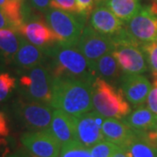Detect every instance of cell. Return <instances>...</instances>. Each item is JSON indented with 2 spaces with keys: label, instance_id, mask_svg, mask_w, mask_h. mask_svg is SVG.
Instances as JSON below:
<instances>
[{
  "label": "cell",
  "instance_id": "obj_1",
  "mask_svg": "<svg viewBox=\"0 0 157 157\" xmlns=\"http://www.w3.org/2000/svg\"><path fill=\"white\" fill-rule=\"evenodd\" d=\"M51 106L77 116L93 109V83L68 77H53Z\"/></svg>",
  "mask_w": 157,
  "mask_h": 157
},
{
  "label": "cell",
  "instance_id": "obj_2",
  "mask_svg": "<svg viewBox=\"0 0 157 157\" xmlns=\"http://www.w3.org/2000/svg\"><path fill=\"white\" fill-rule=\"evenodd\" d=\"M52 77H68L93 83L96 78L93 63L74 44L58 42L46 49Z\"/></svg>",
  "mask_w": 157,
  "mask_h": 157
},
{
  "label": "cell",
  "instance_id": "obj_3",
  "mask_svg": "<svg viewBox=\"0 0 157 157\" xmlns=\"http://www.w3.org/2000/svg\"><path fill=\"white\" fill-rule=\"evenodd\" d=\"M93 109L105 118L122 120L131 113V107L121 91L100 78L93 82Z\"/></svg>",
  "mask_w": 157,
  "mask_h": 157
},
{
  "label": "cell",
  "instance_id": "obj_4",
  "mask_svg": "<svg viewBox=\"0 0 157 157\" xmlns=\"http://www.w3.org/2000/svg\"><path fill=\"white\" fill-rule=\"evenodd\" d=\"M113 39L115 43L113 54L124 74H142L147 71L148 65L141 45L131 39L124 29Z\"/></svg>",
  "mask_w": 157,
  "mask_h": 157
},
{
  "label": "cell",
  "instance_id": "obj_5",
  "mask_svg": "<svg viewBox=\"0 0 157 157\" xmlns=\"http://www.w3.org/2000/svg\"><path fill=\"white\" fill-rule=\"evenodd\" d=\"M52 75L49 67L39 65L27 70L18 80L20 93L25 100L51 106Z\"/></svg>",
  "mask_w": 157,
  "mask_h": 157
},
{
  "label": "cell",
  "instance_id": "obj_6",
  "mask_svg": "<svg viewBox=\"0 0 157 157\" xmlns=\"http://www.w3.org/2000/svg\"><path fill=\"white\" fill-rule=\"evenodd\" d=\"M85 15L50 8L45 13V22L59 42L76 45L85 29Z\"/></svg>",
  "mask_w": 157,
  "mask_h": 157
},
{
  "label": "cell",
  "instance_id": "obj_7",
  "mask_svg": "<svg viewBox=\"0 0 157 157\" xmlns=\"http://www.w3.org/2000/svg\"><path fill=\"white\" fill-rule=\"evenodd\" d=\"M126 33L140 45L157 40V3L141 6L140 11L124 25Z\"/></svg>",
  "mask_w": 157,
  "mask_h": 157
},
{
  "label": "cell",
  "instance_id": "obj_8",
  "mask_svg": "<svg viewBox=\"0 0 157 157\" xmlns=\"http://www.w3.org/2000/svg\"><path fill=\"white\" fill-rule=\"evenodd\" d=\"M53 107L36 101L18 100L13 106L16 117L30 131H48Z\"/></svg>",
  "mask_w": 157,
  "mask_h": 157
},
{
  "label": "cell",
  "instance_id": "obj_9",
  "mask_svg": "<svg viewBox=\"0 0 157 157\" xmlns=\"http://www.w3.org/2000/svg\"><path fill=\"white\" fill-rule=\"evenodd\" d=\"M75 131V140L90 148L98 142L105 140L102 134L104 118L96 111H90L73 116Z\"/></svg>",
  "mask_w": 157,
  "mask_h": 157
},
{
  "label": "cell",
  "instance_id": "obj_10",
  "mask_svg": "<svg viewBox=\"0 0 157 157\" xmlns=\"http://www.w3.org/2000/svg\"><path fill=\"white\" fill-rule=\"evenodd\" d=\"M76 45L92 63L115 49V43L113 37L100 33L90 25L85 27Z\"/></svg>",
  "mask_w": 157,
  "mask_h": 157
},
{
  "label": "cell",
  "instance_id": "obj_11",
  "mask_svg": "<svg viewBox=\"0 0 157 157\" xmlns=\"http://www.w3.org/2000/svg\"><path fill=\"white\" fill-rule=\"evenodd\" d=\"M20 141L32 157H59L61 145L49 131H29Z\"/></svg>",
  "mask_w": 157,
  "mask_h": 157
},
{
  "label": "cell",
  "instance_id": "obj_12",
  "mask_svg": "<svg viewBox=\"0 0 157 157\" xmlns=\"http://www.w3.org/2000/svg\"><path fill=\"white\" fill-rule=\"evenodd\" d=\"M18 33L30 43L43 49H47L59 42V38L47 23L44 22L40 17H29Z\"/></svg>",
  "mask_w": 157,
  "mask_h": 157
},
{
  "label": "cell",
  "instance_id": "obj_13",
  "mask_svg": "<svg viewBox=\"0 0 157 157\" xmlns=\"http://www.w3.org/2000/svg\"><path fill=\"white\" fill-rule=\"evenodd\" d=\"M121 91L130 105L142 106L152 88L149 80L142 74H123L120 80Z\"/></svg>",
  "mask_w": 157,
  "mask_h": 157
},
{
  "label": "cell",
  "instance_id": "obj_14",
  "mask_svg": "<svg viewBox=\"0 0 157 157\" xmlns=\"http://www.w3.org/2000/svg\"><path fill=\"white\" fill-rule=\"evenodd\" d=\"M89 25L100 33L114 37L123 31L125 23L119 19L107 7L99 5L90 14Z\"/></svg>",
  "mask_w": 157,
  "mask_h": 157
},
{
  "label": "cell",
  "instance_id": "obj_15",
  "mask_svg": "<svg viewBox=\"0 0 157 157\" xmlns=\"http://www.w3.org/2000/svg\"><path fill=\"white\" fill-rule=\"evenodd\" d=\"M46 57V49L33 45L21 35L19 47L14 57L13 62L18 68L27 71L37 66L42 65V62L45 60Z\"/></svg>",
  "mask_w": 157,
  "mask_h": 157
},
{
  "label": "cell",
  "instance_id": "obj_16",
  "mask_svg": "<svg viewBox=\"0 0 157 157\" xmlns=\"http://www.w3.org/2000/svg\"><path fill=\"white\" fill-rule=\"evenodd\" d=\"M102 134L105 140L112 142L123 148L136 135V133L130 128L123 121L106 118L102 124Z\"/></svg>",
  "mask_w": 157,
  "mask_h": 157
},
{
  "label": "cell",
  "instance_id": "obj_17",
  "mask_svg": "<svg viewBox=\"0 0 157 157\" xmlns=\"http://www.w3.org/2000/svg\"><path fill=\"white\" fill-rule=\"evenodd\" d=\"M48 131L59 142L61 147L75 140L73 116L59 109L53 111Z\"/></svg>",
  "mask_w": 157,
  "mask_h": 157
},
{
  "label": "cell",
  "instance_id": "obj_18",
  "mask_svg": "<svg viewBox=\"0 0 157 157\" xmlns=\"http://www.w3.org/2000/svg\"><path fill=\"white\" fill-rule=\"evenodd\" d=\"M93 67L96 78H102L109 83L115 82L117 79L121 80L124 74L115 57L113 54V52L94 62Z\"/></svg>",
  "mask_w": 157,
  "mask_h": 157
},
{
  "label": "cell",
  "instance_id": "obj_19",
  "mask_svg": "<svg viewBox=\"0 0 157 157\" xmlns=\"http://www.w3.org/2000/svg\"><path fill=\"white\" fill-rule=\"evenodd\" d=\"M122 121L135 132H147L155 129L157 115L153 113L148 107L142 105L136 107Z\"/></svg>",
  "mask_w": 157,
  "mask_h": 157
},
{
  "label": "cell",
  "instance_id": "obj_20",
  "mask_svg": "<svg viewBox=\"0 0 157 157\" xmlns=\"http://www.w3.org/2000/svg\"><path fill=\"white\" fill-rule=\"evenodd\" d=\"M135 133V138L122 148L127 157H157L156 144L147 140L143 132Z\"/></svg>",
  "mask_w": 157,
  "mask_h": 157
},
{
  "label": "cell",
  "instance_id": "obj_21",
  "mask_svg": "<svg viewBox=\"0 0 157 157\" xmlns=\"http://www.w3.org/2000/svg\"><path fill=\"white\" fill-rule=\"evenodd\" d=\"M21 34L12 28L0 29V55L7 64L13 62L20 44Z\"/></svg>",
  "mask_w": 157,
  "mask_h": 157
},
{
  "label": "cell",
  "instance_id": "obj_22",
  "mask_svg": "<svg viewBox=\"0 0 157 157\" xmlns=\"http://www.w3.org/2000/svg\"><path fill=\"white\" fill-rule=\"evenodd\" d=\"M101 5L107 7L124 23L130 20L141 8L140 0H104Z\"/></svg>",
  "mask_w": 157,
  "mask_h": 157
},
{
  "label": "cell",
  "instance_id": "obj_23",
  "mask_svg": "<svg viewBox=\"0 0 157 157\" xmlns=\"http://www.w3.org/2000/svg\"><path fill=\"white\" fill-rule=\"evenodd\" d=\"M10 23L11 27L19 31L25 21V5L21 0H7L6 4L0 8Z\"/></svg>",
  "mask_w": 157,
  "mask_h": 157
},
{
  "label": "cell",
  "instance_id": "obj_24",
  "mask_svg": "<svg viewBox=\"0 0 157 157\" xmlns=\"http://www.w3.org/2000/svg\"><path fill=\"white\" fill-rule=\"evenodd\" d=\"M59 157H93L89 148L73 140L61 147Z\"/></svg>",
  "mask_w": 157,
  "mask_h": 157
},
{
  "label": "cell",
  "instance_id": "obj_25",
  "mask_svg": "<svg viewBox=\"0 0 157 157\" xmlns=\"http://www.w3.org/2000/svg\"><path fill=\"white\" fill-rule=\"evenodd\" d=\"M89 149L93 157H113L115 152L120 149V147L107 140H102Z\"/></svg>",
  "mask_w": 157,
  "mask_h": 157
},
{
  "label": "cell",
  "instance_id": "obj_26",
  "mask_svg": "<svg viewBox=\"0 0 157 157\" xmlns=\"http://www.w3.org/2000/svg\"><path fill=\"white\" fill-rule=\"evenodd\" d=\"M16 87V79L8 73H0V103L6 101Z\"/></svg>",
  "mask_w": 157,
  "mask_h": 157
},
{
  "label": "cell",
  "instance_id": "obj_27",
  "mask_svg": "<svg viewBox=\"0 0 157 157\" xmlns=\"http://www.w3.org/2000/svg\"><path fill=\"white\" fill-rule=\"evenodd\" d=\"M145 52L148 68L154 78H157V40L149 44L141 45Z\"/></svg>",
  "mask_w": 157,
  "mask_h": 157
},
{
  "label": "cell",
  "instance_id": "obj_28",
  "mask_svg": "<svg viewBox=\"0 0 157 157\" xmlns=\"http://www.w3.org/2000/svg\"><path fill=\"white\" fill-rule=\"evenodd\" d=\"M50 8L78 14L76 0H51Z\"/></svg>",
  "mask_w": 157,
  "mask_h": 157
},
{
  "label": "cell",
  "instance_id": "obj_29",
  "mask_svg": "<svg viewBox=\"0 0 157 157\" xmlns=\"http://www.w3.org/2000/svg\"><path fill=\"white\" fill-rule=\"evenodd\" d=\"M146 104L148 109L157 115V78L155 79L153 83V86L147 98Z\"/></svg>",
  "mask_w": 157,
  "mask_h": 157
},
{
  "label": "cell",
  "instance_id": "obj_30",
  "mask_svg": "<svg viewBox=\"0 0 157 157\" xmlns=\"http://www.w3.org/2000/svg\"><path fill=\"white\" fill-rule=\"evenodd\" d=\"M78 14L85 15L86 17L90 16L91 12L96 6L95 0H76Z\"/></svg>",
  "mask_w": 157,
  "mask_h": 157
},
{
  "label": "cell",
  "instance_id": "obj_31",
  "mask_svg": "<svg viewBox=\"0 0 157 157\" xmlns=\"http://www.w3.org/2000/svg\"><path fill=\"white\" fill-rule=\"evenodd\" d=\"M30 6L36 11L45 12L50 9L51 0H28Z\"/></svg>",
  "mask_w": 157,
  "mask_h": 157
},
{
  "label": "cell",
  "instance_id": "obj_32",
  "mask_svg": "<svg viewBox=\"0 0 157 157\" xmlns=\"http://www.w3.org/2000/svg\"><path fill=\"white\" fill-rule=\"evenodd\" d=\"M9 133H10V129H9L6 113L0 111V137L1 138L6 137L9 135Z\"/></svg>",
  "mask_w": 157,
  "mask_h": 157
},
{
  "label": "cell",
  "instance_id": "obj_33",
  "mask_svg": "<svg viewBox=\"0 0 157 157\" xmlns=\"http://www.w3.org/2000/svg\"><path fill=\"white\" fill-rule=\"evenodd\" d=\"M5 28H11V25L8 22V20L5 16V14L3 13L2 10L0 9V29Z\"/></svg>",
  "mask_w": 157,
  "mask_h": 157
},
{
  "label": "cell",
  "instance_id": "obj_34",
  "mask_svg": "<svg viewBox=\"0 0 157 157\" xmlns=\"http://www.w3.org/2000/svg\"><path fill=\"white\" fill-rule=\"evenodd\" d=\"M6 157H32V156L29 155L28 152L26 153V152L23 151V150H17V151L14 152V153H12V154L8 155Z\"/></svg>",
  "mask_w": 157,
  "mask_h": 157
},
{
  "label": "cell",
  "instance_id": "obj_35",
  "mask_svg": "<svg viewBox=\"0 0 157 157\" xmlns=\"http://www.w3.org/2000/svg\"><path fill=\"white\" fill-rule=\"evenodd\" d=\"M113 157H127V155L123 151V149L120 147V149H118L117 151L115 152V154L113 155Z\"/></svg>",
  "mask_w": 157,
  "mask_h": 157
},
{
  "label": "cell",
  "instance_id": "obj_36",
  "mask_svg": "<svg viewBox=\"0 0 157 157\" xmlns=\"http://www.w3.org/2000/svg\"><path fill=\"white\" fill-rule=\"evenodd\" d=\"M6 2H7V0H0V8L2 7V6H4L5 4H6Z\"/></svg>",
  "mask_w": 157,
  "mask_h": 157
},
{
  "label": "cell",
  "instance_id": "obj_37",
  "mask_svg": "<svg viewBox=\"0 0 157 157\" xmlns=\"http://www.w3.org/2000/svg\"><path fill=\"white\" fill-rule=\"evenodd\" d=\"M104 0H95V4L96 6H99V5H101V3L103 2Z\"/></svg>",
  "mask_w": 157,
  "mask_h": 157
},
{
  "label": "cell",
  "instance_id": "obj_38",
  "mask_svg": "<svg viewBox=\"0 0 157 157\" xmlns=\"http://www.w3.org/2000/svg\"><path fill=\"white\" fill-rule=\"evenodd\" d=\"M154 130H155L157 132V121H156V123H155V129Z\"/></svg>",
  "mask_w": 157,
  "mask_h": 157
},
{
  "label": "cell",
  "instance_id": "obj_39",
  "mask_svg": "<svg viewBox=\"0 0 157 157\" xmlns=\"http://www.w3.org/2000/svg\"><path fill=\"white\" fill-rule=\"evenodd\" d=\"M154 2H155V3H157V0H154Z\"/></svg>",
  "mask_w": 157,
  "mask_h": 157
},
{
  "label": "cell",
  "instance_id": "obj_40",
  "mask_svg": "<svg viewBox=\"0 0 157 157\" xmlns=\"http://www.w3.org/2000/svg\"><path fill=\"white\" fill-rule=\"evenodd\" d=\"M21 1H25V0H21Z\"/></svg>",
  "mask_w": 157,
  "mask_h": 157
},
{
  "label": "cell",
  "instance_id": "obj_41",
  "mask_svg": "<svg viewBox=\"0 0 157 157\" xmlns=\"http://www.w3.org/2000/svg\"><path fill=\"white\" fill-rule=\"evenodd\" d=\"M5 146H6V145H5ZM1 147H3V146H1Z\"/></svg>",
  "mask_w": 157,
  "mask_h": 157
}]
</instances>
